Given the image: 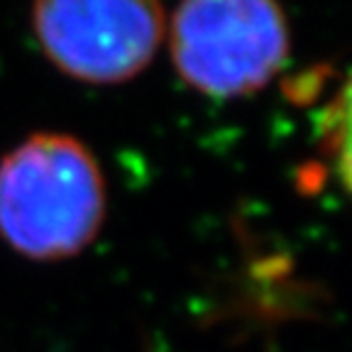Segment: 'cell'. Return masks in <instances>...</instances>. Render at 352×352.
<instances>
[{
    "label": "cell",
    "mask_w": 352,
    "mask_h": 352,
    "mask_svg": "<svg viewBox=\"0 0 352 352\" xmlns=\"http://www.w3.org/2000/svg\"><path fill=\"white\" fill-rule=\"evenodd\" d=\"M164 39L182 81L208 98L257 94L292 52L279 0H182Z\"/></svg>",
    "instance_id": "7a4b0ae2"
},
{
    "label": "cell",
    "mask_w": 352,
    "mask_h": 352,
    "mask_svg": "<svg viewBox=\"0 0 352 352\" xmlns=\"http://www.w3.org/2000/svg\"><path fill=\"white\" fill-rule=\"evenodd\" d=\"M105 215V179L76 138L42 132L0 162V235L34 259H61L94 240Z\"/></svg>",
    "instance_id": "6da1fadb"
},
{
    "label": "cell",
    "mask_w": 352,
    "mask_h": 352,
    "mask_svg": "<svg viewBox=\"0 0 352 352\" xmlns=\"http://www.w3.org/2000/svg\"><path fill=\"white\" fill-rule=\"evenodd\" d=\"M44 56L86 83H122L149 66L166 37L162 0H34Z\"/></svg>",
    "instance_id": "3957f363"
},
{
    "label": "cell",
    "mask_w": 352,
    "mask_h": 352,
    "mask_svg": "<svg viewBox=\"0 0 352 352\" xmlns=\"http://www.w3.org/2000/svg\"><path fill=\"white\" fill-rule=\"evenodd\" d=\"M320 147L352 198V72L318 120Z\"/></svg>",
    "instance_id": "277c9868"
}]
</instances>
